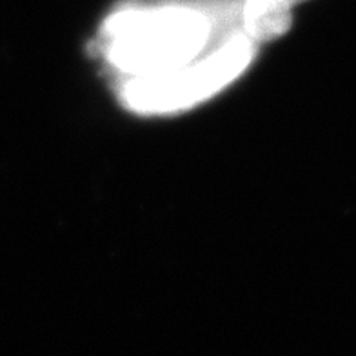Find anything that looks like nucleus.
<instances>
[{
    "label": "nucleus",
    "instance_id": "nucleus-3",
    "mask_svg": "<svg viewBox=\"0 0 356 356\" xmlns=\"http://www.w3.org/2000/svg\"><path fill=\"white\" fill-rule=\"evenodd\" d=\"M305 0H245L242 6L244 33L254 42H269L287 33L293 24L291 10Z\"/></svg>",
    "mask_w": 356,
    "mask_h": 356
},
{
    "label": "nucleus",
    "instance_id": "nucleus-1",
    "mask_svg": "<svg viewBox=\"0 0 356 356\" xmlns=\"http://www.w3.org/2000/svg\"><path fill=\"white\" fill-rule=\"evenodd\" d=\"M211 35V19L188 6L122 10L104 22V51L129 79L162 75L197 60Z\"/></svg>",
    "mask_w": 356,
    "mask_h": 356
},
{
    "label": "nucleus",
    "instance_id": "nucleus-2",
    "mask_svg": "<svg viewBox=\"0 0 356 356\" xmlns=\"http://www.w3.org/2000/svg\"><path fill=\"white\" fill-rule=\"evenodd\" d=\"M257 42L236 33L207 56L173 71L153 76H135L122 88V100L136 113H171L197 106L244 73L253 60Z\"/></svg>",
    "mask_w": 356,
    "mask_h": 356
}]
</instances>
